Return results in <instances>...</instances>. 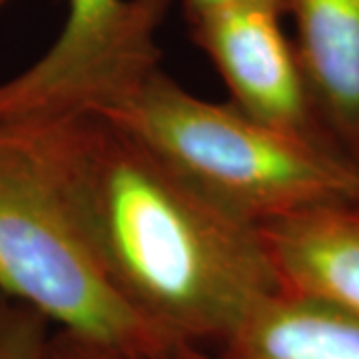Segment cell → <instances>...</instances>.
<instances>
[{"label":"cell","instance_id":"obj_11","mask_svg":"<svg viewBox=\"0 0 359 359\" xmlns=\"http://www.w3.org/2000/svg\"><path fill=\"white\" fill-rule=\"evenodd\" d=\"M242 4H266L285 14V0H184V13L188 20H192L202 14L216 13V11H224L231 6H242Z\"/></svg>","mask_w":359,"mask_h":359},{"label":"cell","instance_id":"obj_2","mask_svg":"<svg viewBox=\"0 0 359 359\" xmlns=\"http://www.w3.org/2000/svg\"><path fill=\"white\" fill-rule=\"evenodd\" d=\"M94 114L257 228L308 210L359 204V170L344 156L269 128L236 104L200 98L160 66Z\"/></svg>","mask_w":359,"mask_h":359},{"label":"cell","instance_id":"obj_1","mask_svg":"<svg viewBox=\"0 0 359 359\" xmlns=\"http://www.w3.org/2000/svg\"><path fill=\"white\" fill-rule=\"evenodd\" d=\"M90 254L176 358L231 335L282 290L262 228L108 118L39 124Z\"/></svg>","mask_w":359,"mask_h":359},{"label":"cell","instance_id":"obj_6","mask_svg":"<svg viewBox=\"0 0 359 359\" xmlns=\"http://www.w3.org/2000/svg\"><path fill=\"white\" fill-rule=\"evenodd\" d=\"M321 122L359 170V0H285Z\"/></svg>","mask_w":359,"mask_h":359},{"label":"cell","instance_id":"obj_3","mask_svg":"<svg viewBox=\"0 0 359 359\" xmlns=\"http://www.w3.org/2000/svg\"><path fill=\"white\" fill-rule=\"evenodd\" d=\"M0 294L56 330L176 358L90 254L39 124H0Z\"/></svg>","mask_w":359,"mask_h":359},{"label":"cell","instance_id":"obj_9","mask_svg":"<svg viewBox=\"0 0 359 359\" xmlns=\"http://www.w3.org/2000/svg\"><path fill=\"white\" fill-rule=\"evenodd\" d=\"M52 323L0 294V359H48Z\"/></svg>","mask_w":359,"mask_h":359},{"label":"cell","instance_id":"obj_12","mask_svg":"<svg viewBox=\"0 0 359 359\" xmlns=\"http://www.w3.org/2000/svg\"><path fill=\"white\" fill-rule=\"evenodd\" d=\"M8 2H11V0H0V11H2V8H4V6L8 4Z\"/></svg>","mask_w":359,"mask_h":359},{"label":"cell","instance_id":"obj_7","mask_svg":"<svg viewBox=\"0 0 359 359\" xmlns=\"http://www.w3.org/2000/svg\"><path fill=\"white\" fill-rule=\"evenodd\" d=\"M282 287L359 318V210L318 208L262 226Z\"/></svg>","mask_w":359,"mask_h":359},{"label":"cell","instance_id":"obj_4","mask_svg":"<svg viewBox=\"0 0 359 359\" xmlns=\"http://www.w3.org/2000/svg\"><path fill=\"white\" fill-rule=\"evenodd\" d=\"M65 25L32 65L0 82V124H40L114 102L160 66L170 0H65Z\"/></svg>","mask_w":359,"mask_h":359},{"label":"cell","instance_id":"obj_10","mask_svg":"<svg viewBox=\"0 0 359 359\" xmlns=\"http://www.w3.org/2000/svg\"><path fill=\"white\" fill-rule=\"evenodd\" d=\"M48 359H176L144 353L128 347L112 346L82 335L52 327L48 339Z\"/></svg>","mask_w":359,"mask_h":359},{"label":"cell","instance_id":"obj_13","mask_svg":"<svg viewBox=\"0 0 359 359\" xmlns=\"http://www.w3.org/2000/svg\"><path fill=\"white\" fill-rule=\"evenodd\" d=\"M355 208H358V210H359V204H358V205H355Z\"/></svg>","mask_w":359,"mask_h":359},{"label":"cell","instance_id":"obj_5","mask_svg":"<svg viewBox=\"0 0 359 359\" xmlns=\"http://www.w3.org/2000/svg\"><path fill=\"white\" fill-rule=\"evenodd\" d=\"M282 16L273 6L242 4L202 14L188 25L194 42L228 86L231 104L269 128L341 156L321 122Z\"/></svg>","mask_w":359,"mask_h":359},{"label":"cell","instance_id":"obj_8","mask_svg":"<svg viewBox=\"0 0 359 359\" xmlns=\"http://www.w3.org/2000/svg\"><path fill=\"white\" fill-rule=\"evenodd\" d=\"M178 359H359V318L282 287L222 344Z\"/></svg>","mask_w":359,"mask_h":359}]
</instances>
